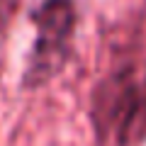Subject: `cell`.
Masks as SVG:
<instances>
[{"label": "cell", "mask_w": 146, "mask_h": 146, "mask_svg": "<svg viewBox=\"0 0 146 146\" xmlns=\"http://www.w3.org/2000/svg\"><path fill=\"white\" fill-rule=\"evenodd\" d=\"M20 7H22V0H0V42L7 36Z\"/></svg>", "instance_id": "3"}, {"label": "cell", "mask_w": 146, "mask_h": 146, "mask_svg": "<svg viewBox=\"0 0 146 146\" xmlns=\"http://www.w3.org/2000/svg\"><path fill=\"white\" fill-rule=\"evenodd\" d=\"M85 115L95 146L146 144V54L122 56L95 80Z\"/></svg>", "instance_id": "1"}, {"label": "cell", "mask_w": 146, "mask_h": 146, "mask_svg": "<svg viewBox=\"0 0 146 146\" xmlns=\"http://www.w3.org/2000/svg\"><path fill=\"white\" fill-rule=\"evenodd\" d=\"M27 17L36 34L27 51L20 88L36 93L49 88L71 63L80 12L76 0H42Z\"/></svg>", "instance_id": "2"}]
</instances>
